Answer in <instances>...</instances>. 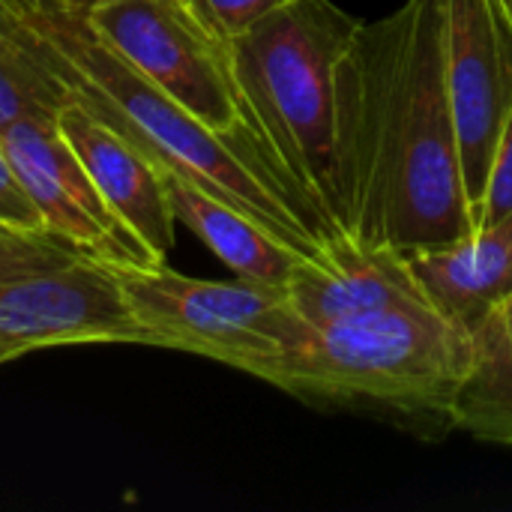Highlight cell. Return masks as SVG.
I'll list each match as a JSON object with an SVG mask.
<instances>
[{"label": "cell", "instance_id": "18", "mask_svg": "<svg viewBox=\"0 0 512 512\" xmlns=\"http://www.w3.org/2000/svg\"><path fill=\"white\" fill-rule=\"evenodd\" d=\"M195 3L204 12V18L228 42H234L237 36H243L246 30H252L255 24H261L264 18L285 9L294 0H195Z\"/></svg>", "mask_w": 512, "mask_h": 512}, {"label": "cell", "instance_id": "13", "mask_svg": "<svg viewBox=\"0 0 512 512\" xmlns=\"http://www.w3.org/2000/svg\"><path fill=\"white\" fill-rule=\"evenodd\" d=\"M165 186L177 222L186 225L237 279L285 291L300 267L309 264L306 255L195 183L165 174Z\"/></svg>", "mask_w": 512, "mask_h": 512}, {"label": "cell", "instance_id": "10", "mask_svg": "<svg viewBox=\"0 0 512 512\" xmlns=\"http://www.w3.org/2000/svg\"><path fill=\"white\" fill-rule=\"evenodd\" d=\"M291 309L309 321H339L387 309L432 306L411 255L393 246L357 243L348 234L330 243L324 261H309L285 288Z\"/></svg>", "mask_w": 512, "mask_h": 512}, {"label": "cell", "instance_id": "12", "mask_svg": "<svg viewBox=\"0 0 512 512\" xmlns=\"http://www.w3.org/2000/svg\"><path fill=\"white\" fill-rule=\"evenodd\" d=\"M408 255L435 309L474 330L512 291V213L450 246Z\"/></svg>", "mask_w": 512, "mask_h": 512}, {"label": "cell", "instance_id": "9", "mask_svg": "<svg viewBox=\"0 0 512 512\" xmlns=\"http://www.w3.org/2000/svg\"><path fill=\"white\" fill-rule=\"evenodd\" d=\"M447 78L468 207L477 216L512 105V18L504 0H441Z\"/></svg>", "mask_w": 512, "mask_h": 512}, {"label": "cell", "instance_id": "8", "mask_svg": "<svg viewBox=\"0 0 512 512\" xmlns=\"http://www.w3.org/2000/svg\"><path fill=\"white\" fill-rule=\"evenodd\" d=\"M147 345L117 267L75 255L63 267L0 282V351L6 360L57 345Z\"/></svg>", "mask_w": 512, "mask_h": 512}, {"label": "cell", "instance_id": "22", "mask_svg": "<svg viewBox=\"0 0 512 512\" xmlns=\"http://www.w3.org/2000/svg\"><path fill=\"white\" fill-rule=\"evenodd\" d=\"M0 363H6V357H3V351H0Z\"/></svg>", "mask_w": 512, "mask_h": 512}, {"label": "cell", "instance_id": "5", "mask_svg": "<svg viewBox=\"0 0 512 512\" xmlns=\"http://www.w3.org/2000/svg\"><path fill=\"white\" fill-rule=\"evenodd\" d=\"M117 276L150 348L210 357L255 378L306 327L285 291L246 279H192L168 264L117 267Z\"/></svg>", "mask_w": 512, "mask_h": 512}, {"label": "cell", "instance_id": "3", "mask_svg": "<svg viewBox=\"0 0 512 512\" xmlns=\"http://www.w3.org/2000/svg\"><path fill=\"white\" fill-rule=\"evenodd\" d=\"M357 27L333 0H294L231 42L255 150L327 240L345 237L336 222V75Z\"/></svg>", "mask_w": 512, "mask_h": 512}, {"label": "cell", "instance_id": "6", "mask_svg": "<svg viewBox=\"0 0 512 512\" xmlns=\"http://www.w3.org/2000/svg\"><path fill=\"white\" fill-rule=\"evenodd\" d=\"M87 18L162 93L261 162L231 42L195 0H105Z\"/></svg>", "mask_w": 512, "mask_h": 512}, {"label": "cell", "instance_id": "1", "mask_svg": "<svg viewBox=\"0 0 512 512\" xmlns=\"http://www.w3.org/2000/svg\"><path fill=\"white\" fill-rule=\"evenodd\" d=\"M336 222L402 252L474 234L441 0L360 21L336 75Z\"/></svg>", "mask_w": 512, "mask_h": 512}, {"label": "cell", "instance_id": "7", "mask_svg": "<svg viewBox=\"0 0 512 512\" xmlns=\"http://www.w3.org/2000/svg\"><path fill=\"white\" fill-rule=\"evenodd\" d=\"M0 144L33 198L45 222V234L60 240L75 255L108 267L162 264L105 201L84 162L57 129V120H18L0 132Z\"/></svg>", "mask_w": 512, "mask_h": 512}, {"label": "cell", "instance_id": "15", "mask_svg": "<svg viewBox=\"0 0 512 512\" xmlns=\"http://www.w3.org/2000/svg\"><path fill=\"white\" fill-rule=\"evenodd\" d=\"M69 90L24 45L0 27V132L18 120H57Z\"/></svg>", "mask_w": 512, "mask_h": 512}, {"label": "cell", "instance_id": "2", "mask_svg": "<svg viewBox=\"0 0 512 512\" xmlns=\"http://www.w3.org/2000/svg\"><path fill=\"white\" fill-rule=\"evenodd\" d=\"M0 27L48 66L75 102L132 141L162 174L183 177L231 204L309 261L327 258L333 240L273 174L144 78L90 24L84 6L75 0H0Z\"/></svg>", "mask_w": 512, "mask_h": 512}, {"label": "cell", "instance_id": "16", "mask_svg": "<svg viewBox=\"0 0 512 512\" xmlns=\"http://www.w3.org/2000/svg\"><path fill=\"white\" fill-rule=\"evenodd\" d=\"M75 258L72 249H66L60 240L48 234H27L18 228H9L0 222V282L27 276L36 270L63 267Z\"/></svg>", "mask_w": 512, "mask_h": 512}, {"label": "cell", "instance_id": "14", "mask_svg": "<svg viewBox=\"0 0 512 512\" xmlns=\"http://www.w3.org/2000/svg\"><path fill=\"white\" fill-rule=\"evenodd\" d=\"M471 369L447 423L492 444L512 447V291L471 330Z\"/></svg>", "mask_w": 512, "mask_h": 512}, {"label": "cell", "instance_id": "11", "mask_svg": "<svg viewBox=\"0 0 512 512\" xmlns=\"http://www.w3.org/2000/svg\"><path fill=\"white\" fill-rule=\"evenodd\" d=\"M57 129L84 162L105 201L165 264L174 249L177 216L159 165L75 99L60 108Z\"/></svg>", "mask_w": 512, "mask_h": 512}, {"label": "cell", "instance_id": "17", "mask_svg": "<svg viewBox=\"0 0 512 512\" xmlns=\"http://www.w3.org/2000/svg\"><path fill=\"white\" fill-rule=\"evenodd\" d=\"M512 213V105L507 111V120L501 126L498 135V147L492 156V168H489V180H486V195H483V207L477 216V231L486 225H495L501 219H507Z\"/></svg>", "mask_w": 512, "mask_h": 512}, {"label": "cell", "instance_id": "21", "mask_svg": "<svg viewBox=\"0 0 512 512\" xmlns=\"http://www.w3.org/2000/svg\"><path fill=\"white\" fill-rule=\"evenodd\" d=\"M504 6H507V12H510V18H512V0H504Z\"/></svg>", "mask_w": 512, "mask_h": 512}, {"label": "cell", "instance_id": "4", "mask_svg": "<svg viewBox=\"0 0 512 512\" xmlns=\"http://www.w3.org/2000/svg\"><path fill=\"white\" fill-rule=\"evenodd\" d=\"M471 330L432 306L309 324L273 357L261 381L336 405L450 417L471 369Z\"/></svg>", "mask_w": 512, "mask_h": 512}, {"label": "cell", "instance_id": "20", "mask_svg": "<svg viewBox=\"0 0 512 512\" xmlns=\"http://www.w3.org/2000/svg\"><path fill=\"white\" fill-rule=\"evenodd\" d=\"M78 6H84V9H93V6H99V3H105V0H75Z\"/></svg>", "mask_w": 512, "mask_h": 512}, {"label": "cell", "instance_id": "19", "mask_svg": "<svg viewBox=\"0 0 512 512\" xmlns=\"http://www.w3.org/2000/svg\"><path fill=\"white\" fill-rule=\"evenodd\" d=\"M0 222L9 228L27 231V234H45V222H42L33 198L27 195L21 177L15 174L3 144H0Z\"/></svg>", "mask_w": 512, "mask_h": 512}]
</instances>
